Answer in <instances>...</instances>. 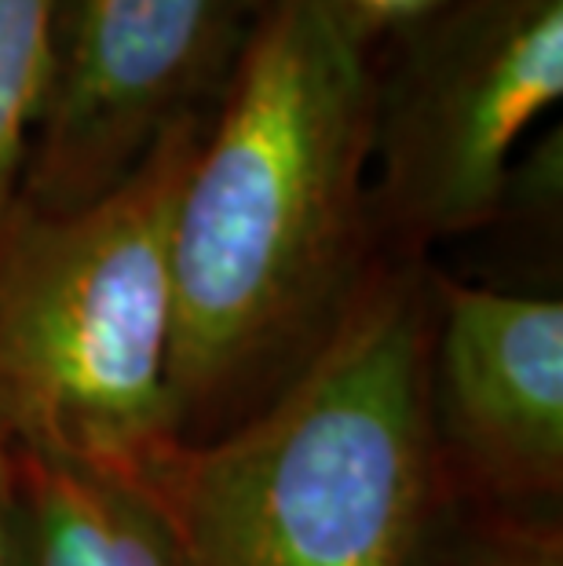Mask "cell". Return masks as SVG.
Returning a JSON list of instances; mask_svg holds the SVG:
<instances>
[{
  "label": "cell",
  "instance_id": "obj_4",
  "mask_svg": "<svg viewBox=\"0 0 563 566\" xmlns=\"http://www.w3.org/2000/svg\"><path fill=\"white\" fill-rule=\"evenodd\" d=\"M369 220L432 260L498 220L523 136L563 95V0H447L374 48Z\"/></svg>",
  "mask_w": 563,
  "mask_h": 566
},
{
  "label": "cell",
  "instance_id": "obj_8",
  "mask_svg": "<svg viewBox=\"0 0 563 566\" xmlns=\"http://www.w3.org/2000/svg\"><path fill=\"white\" fill-rule=\"evenodd\" d=\"M55 0H0V216L15 201L41 122Z\"/></svg>",
  "mask_w": 563,
  "mask_h": 566
},
{
  "label": "cell",
  "instance_id": "obj_11",
  "mask_svg": "<svg viewBox=\"0 0 563 566\" xmlns=\"http://www.w3.org/2000/svg\"><path fill=\"white\" fill-rule=\"evenodd\" d=\"M0 566H22V526L15 490V453L0 436Z\"/></svg>",
  "mask_w": 563,
  "mask_h": 566
},
{
  "label": "cell",
  "instance_id": "obj_1",
  "mask_svg": "<svg viewBox=\"0 0 563 566\" xmlns=\"http://www.w3.org/2000/svg\"><path fill=\"white\" fill-rule=\"evenodd\" d=\"M369 165V52L326 0H257L173 216L176 439L238 424L330 336L380 249Z\"/></svg>",
  "mask_w": 563,
  "mask_h": 566
},
{
  "label": "cell",
  "instance_id": "obj_3",
  "mask_svg": "<svg viewBox=\"0 0 563 566\" xmlns=\"http://www.w3.org/2000/svg\"><path fill=\"white\" fill-rule=\"evenodd\" d=\"M209 114H190L77 209L0 216V436L125 479L176 439L173 216Z\"/></svg>",
  "mask_w": 563,
  "mask_h": 566
},
{
  "label": "cell",
  "instance_id": "obj_6",
  "mask_svg": "<svg viewBox=\"0 0 563 566\" xmlns=\"http://www.w3.org/2000/svg\"><path fill=\"white\" fill-rule=\"evenodd\" d=\"M428 420L453 509L560 512L563 304L432 271Z\"/></svg>",
  "mask_w": 563,
  "mask_h": 566
},
{
  "label": "cell",
  "instance_id": "obj_2",
  "mask_svg": "<svg viewBox=\"0 0 563 566\" xmlns=\"http://www.w3.org/2000/svg\"><path fill=\"white\" fill-rule=\"evenodd\" d=\"M432 260L377 249L319 352L125 479L184 566H417L450 509L428 420Z\"/></svg>",
  "mask_w": 563,
  "mask_h": 566
},
{
  "label": "cell",
  "instance_id": "obj_9",
  "mask_svg": "<svg viewBox=\"0 0 563 566\" xmlns=\"http://www.w3.org/2000/svg\"><path fill=\"white\" fill-rule=\"evenodd\" d=\"M417 566H563L560 512L450 509L428 534Z\"/></svg>",
  "mask_w": 563,
  "mask_h": 566
},
{
  "label": "cell",
  "instance_id": "obj_7",
  "mask_svg": "<svg viewBox=\"0 0 563 566\" xmlns=\"http://www.w3.org/2000/svg\"><path fill=\"white\" fill-rule=\"evenodd\" d=\"M15 453L22 566H184L147 504L117 479Z\"/></svg>",
  "mask_w": 563,
  "mask_h": 566
},
{
  "label": "cell",
  "instance_id": "obj_5",
  "mask_svg": "<svg viewBox=\"0 0 563 566\" xmlns=\"http://www.w3.org/2000/svg\"><path fill=\"white\" fill-rule=\"evenodd\" d=\"M257 0H55L52 63L19 198L77 209L217 106Z\"/></svg>",
  "mask_w": 563,
  "mask_h": 566
},
{
  "label": "cell",
  "instance_id": "obj_10",
  "mask_svg": "<svg viewBox=\"0 0 563 566\" xmlns=\"http://www.w3.org/2000/svg\"><path fill=\"white\" fill-rule=\"evenodd\" d=\"M447 0H326V8L341 19V27L374 55L377 44H385L399 30H410L414 22L428 19Z\"/></svg>",
  "mask_w": 563,
  "mask_h": 566
}]
</instances>
